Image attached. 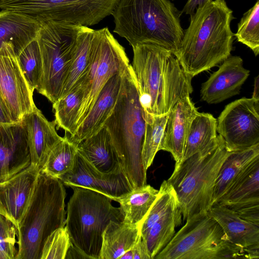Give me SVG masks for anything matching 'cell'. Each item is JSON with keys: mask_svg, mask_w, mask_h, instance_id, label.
<instances>
[{"mask_svg": "<svg viewBox=\"0 0 259 259\" xmlns=\"http://www.w3.org/2000/svg\"><path fill=\"white\" fill-rule=\"evenodd\" d=\"M131 65L143 117L166 115L180 99L192 93V77L170 52L150 44L132 47Z\"/></svg>", "mask_w": 259, "mask_h": 259, "instance_id": "6da1fadb", "label": "cell"}, {"mask_svg": "<svg viewBox=\"0 0 259 259\" xmlns=\"http://www.w3.org/2000/svg\"><path fill=\"white\" fill-rule=\"evenodd\" d=\"M233 11L225 0H212L190 15L180 49L176 55L183 70L193 77L223 62L231 56L234 34Z\"/></svg>", "mask_w": 259, "mask_h": 259, "instance_id": "7a4b0ae2", "label": "cell"}, {"mask_svg": "<svg viewBox=\"0 0 259 259\" xmlns=\"http://www.w3.org/2000/svg\"><path fill=\"white\" fill-rule=\"evenodd\" d=\"M179 11L169 0H119L113 32L132 46L150 44L177 54L184 35Z\"/></svg>", "mask_w": 259, "mask_h": 259, "instance_id": "3957f363", "label": "cell"}, {"mask_svg": "<svg viewBox=\"0 0 259 259\" xmlns=\"http://www.w3.org/2000/svg\"><path fill=\"white\" fill-rule=\"evenodd\" d=\"M145 125L130 64L122 73L118 100L104 125L111 137L120 168L133 189L147 184L141 157Z\"/></svg>", "mask_w": 259, "mask_h": 259, "instance_id": "277c9868", "label": "cell"}, {"mask_svg": "<svg viewBox=\"0 0 259 259\" xmlns=\"http://www.w3.org/2000/svg\"><path fill=\"white\" fill-rule=\"evenodd\" d=\"M66 193L62 181L40 171L17 228L15 259H40L48 237L66 223Z\"/></svg>", "mask_w": 259, "mask_h": 259, "instance_id": "5b68a950", "label": "cell"}, {"mask_svg": "<svg viewBox=\"0 0 259 259\" xmlns=\"http://www.w3.org/2000/svg\"><path fill=\"white\" fill-rule=\"evenodd\" d=\"M230 152L219 135L202 150L175 164L167 181L176 192L184 221L208 212L213 205L218 174Z\"/></svg>", "mask_w": 259, "mask_h": 259, "instance_id": "8992f818", "label": "cell"}, {"mask_svg": "<svg viewBox=\"0 0 259 259\" xmlns=\"http://www.w3.org/2000/svg\"><path fill=\"white\" fill-rule=\"evenodd\" d=\"M71 188L65 227L73 245L90 259H99L105 229L111 221L123 222L124 215L110 197L85 188Z\"/></svg>", "mask_w": 259, "mask_h": 259, "instance_id": "52a82bcc", "label": "cell"}, {"mask_svg": "<svg viewBox=\"0 0 259 259\" xmlns=\"http://www.w3.org/2000/svg\"><path fill=\"white\" fill-rule=\"evenodd\" d=\"M154 259L248 258L246 251L231 243L208 212L195 215Z\"/></svg>", "mask_w": 259, "mask_h": 259, "instance_id": "ba28073f", "label": "cell"}, {"mask_svg": "<svg viewBox=\"0 0 259 259\" xmlns=\"http://www.w3.org/2000/svg\"><path fill=\"white\" fill-rule=\"evenodd\" d=\"M80 26L48 22L37 37L42 73L37 92L53 103L61 96L70 66Z\"/></svg>", "mask_w": 259, "mask_h": 259, "instance_id": "9c48e42d", "label": "cell"}, {"mask_svg": "<svg viewBox=\"0 0 259 259\" xmlns=\"http://www.w3.org/2000/svg\"><path fill=\"white\" fill-rule=\"evenodd\" d=\"M119 0H0V9L17 12L40 25L54 22L89 27L112 15Z\"/></svg>", "mask_w": 259, "mask_h": 259, "instance_id": "30bf717a", "label": "cell"}, {"mask_svg": "<svg viewBox=\"0 0 259 259\" xmlns=\"http://www.w3.org/2000/svg\"><path fill=\"white\" fill-rule=\"evenodd\" d=\"M129 63L124 48L108 27L94 30L89 66L77 83L83 89L84 96L75 131L91 110L107 81L114 75L122 72L129 66Z\"/></svg>", "mask_w": 259, "mask_h": 259, "instance_id": "8fae6325", "label": "cell"}, {"mask_svg": "<svg viewBox=\"0 0 259 259\" xmlns=\"http://www.w3.org/2000/svg\"><path fill=\"white\" fill-rule=\"evenodd\" d=\"M217 132L229 151L259 144V101L244 97L227 105L218 118Z\"/></svg>", "mask_w": 259, "mask_h": 259, "instance_id": "7c38bea8", "label": "cell"}, {"mask_svg": "<svg viewBox=\"0 0 259 259\" xmlns=\"http://www.w3.org/2000/svg\"><path fill=\"white\" fill-rule=\"evenodd\" d=\"M19 65L13 46L4 43L0 50V96L13 122H21L36 107Z\"/></svg>", "mask_w": 259, "mask_h": 259, "instance_id": "4fadbf2b", "label": "cell"}, {"mask_svg": "<svg viewBox=\"0 0 259 259\" xmlns=\"http://www.w3.org/2000/svg\"><path fill=\"white\" fill-rule=\"evenodd\" d=\"M63 185L70 188H88L117 201L134 189L124 172L99 171L88 162L77 151L72 169L59 178Z\"/></svg>", "mask_w": 259, "mask_h": 259, "instance_id": "5bb4252c", "label": "cell"}, {"mask_svg": "<svg viewBox=\"0 0 259 259\" xmlns=\"http://www.w3.org/2000/svg\"><path fill=\"white\" fill-rule=\"evenodd\" d=\"M249 75V70L244 67L240 56H229L202 84L201 100L209 104H217L239 94Z\"/></svg>", "mask_w": 259, "mask_h": 259, "instance_id": "9a60e30c", "label": "cell"}, {"mask_svg": "<svg viewBox=\"0 0 259 259\" xmlns=\"http://www.w3.org/2000/svg\"><path fill=\"white\" fill-rule=\"evenodd\" d=\"M40 169L31 164L17 174L0 182V214L16 229L26 209Z\"/></svg>", "mask_w": 259, "mask_h": 259, "instance_id": "2e32d148", "label": "cell"}, {"mask_svg": "<svg viewBox=\"0 0 259 259\" xmlns=\"http://www.w3.org/2000/svg\"><path fill=\"white\" fill-rule=\"evenodd\" d=\"M30 164L26 133L22 122L0 123V182Z\"/></svg>", "mask_w": 259, "mask_h": 259, "instance_id": "e0dca14e", "label": "cell"}, {"mask_svg": "<svg viewBox=\"0 0 259 259\" xmlns=\"http://www.w3.org/2000/svg\"><path fill=\"white\" fill-rule=\"evenodd\" d=\"M198 113L190 96H187L179 100L168 113L160 150L170 153L176 164L182 160L191 123Z\"/></svg>", "mask_w": 259, "mask_h": 259, "instance_id": "ac0fdd59", "label": "cell"}, {"mask_svg": "<svg viewBox=\"0 0 259 259\" xmlns=\"http://www.w3.org/2000/svg\"><path fill=\"white\" fill-rule=\"evenodd\" d=\"M122 72L114 75L107 81L82 122L72 136H68L77 146L102 128L110 116L119 95Z\"/></svg>", "mask_w": 259, "mask_h": 259, "instance_id": "d6986e66", "label": "cell"}, {"mask_svg": "<svg viewBox=\"0 0 259 259\" xmlns=\"http://www.w3.org/2000/svg\"><path fill=\"white\" fill-rule=\"evenodd\" d=\"M21 122L26 133L31 165L40 169L50 152L62 137L56 131L55 121H49L37 108L26 114Z\"/></svg>", "mask_w": 259, "mask_h": 259, "instance_id": "ffe728a7", "label": "cell"}, {"mask_svg": "<svg viewBox=\"0 0 259 259\" xmlns=\"http://www.w3.org/2000/svg\"><path fill=\"white\" fill-rule=\"evenodd\" d=\"M208 213L221 227L228 240L244 249L250 259V251L259 248V226L242 219L223 205L214 204Z\"/></svg>", "mask_w": 259, "mask_h": 259, "instance_id": "44dd1931", "label": "cell"}, {"mask_svg": "<svg viewBox=\"0 0 259 259\" xmlns=\"http://www.w3.org/2000/svg\"><path fill=\"white\" fill-rule=\"evenodd\" d=\"M78 152L94 167L103 173H115L121 170L110 134L105 125L81 141Z\"/></svg>", "mask_w": 259, "mask_h": 259, "instance_id": "7402d4cb", "label": "cell"}, {"mask_svg": "<svg viewBox=\"0 0 259 259\" xmlns=\"http://www.w3.org/2000/svg\"><path fill=\"white\" fill-rule=\"evenodd\" d=\"M41 25L35 20L16 11H0V50L4 43H11L16 56L37 38Z\"/></svg>", "mask_w": 259, "mask_h": 259, "instance_id": "603a6c76", "label": "cell"}, {"mask_svg": "<svg viewBox=\"0 0 259 259\" xmlns=\"http://www.w3.org/2000/svg\"><path fill=\"white\" fill-rule=\"evenodd\" d=\"M141 235L140 225L111 221L103 233L99 259H119Z\"/></svg>", "mask_w": 259, "mask_h": 259, "instance_id": "cb8c5ba5", "label": "cell"}, {"mask_svg": "<svg viewBox=\"0 0 259 259\" xmlns=\"http://www.w3.org/2000/svg\"><path fill=\"white\" fill-rule=\"evenodd\" d=\"M259 202V157L240 174L215 204L225 206Z\"/></svg>", "mask_w": 259, "mask_h": 259, "instance_id": "d4e9b609", "label": "cell"}, {"mask_svg": "<svg viewBox=\"0 0 259 259\" xmlns=\"http://www.w3.org/2000/svg\"><path fill=\"white\" fill-rule=\"evenodd\" d=\"M259 157V144L245 149L230 151L218 174L214 187L213 203L216 204L240 174Z\"/></svg>", "mask_w": 259, "mask_h": 259, "instance_id": "484cf974", "label": "cell"}, {"mask_svg": "<svg viewBox=\"0 0 259 259\" xmlns=\"http://www.w3.org/2000/svg\"><path fill=\"white\" fill-rule=\"evenodd\" d=\"M182 220V214L178 202L142 236L150 259H154L172 239L176 228L181 224Z\"/></svg>", "mask_w": 259, "mask_h": 259, "instance_id": "4316f807", "label": "cell"}, {"mask_svg": "<svg viewBox=\"0 0 259 259\" xmlns=\"http://www.w3.org/2000/svg\"><path fill=\"white\" fill-rule=\"evenodd\" d=\"M159 192L151 185L134 189L117 200L124 215L123 222L140 225L156 200Z\"/></svg>", "mask_w": 259, "mask_h": 259, "instance_id": "83f0119b", "label": "cell"}, {"mask_svg": "<svg viewBox=\"0 0 259 259\" xmlns=\"http://www.w3.org/2000/svg\"><path fill=\"white\" fill-rule=\"evenodd\" d=\"M93 31L94 29L89 27L80 26L73 57L60 97L69 92L85 73L90 61Z\"/></svg>", "mask_w": 259, "mask_h": 259, "instance_id": "f1b7e54d", "label": "cell"}, {"mask_svg": "<svg viewBox=\"0 0 259 259\" xmlns=\"http://www.w3.org/2000/svg\"><path fill=\"white\" fill-rule=\"evenodd\" d=\"M217 120L208 113L198 112L192 121L181 161L198 152L217 137Z\"/></svg>", "mask_w": 259, "mask_h": 259, "instance_id": "f546056e", "label": "cell"}, {"mask_svg": "<svg viewBox=\"0 0 259 259\" xmlns=\"http://www.w3.org/2000/svg\"><path fill=\"white\" fill-rule=\"evenodd\" d=\"M84 96L83 90L77 83L67 94L59 98L53 103L54 120L58 128H61L72 136Z\"/></svg>", "mask_w": 259, "mask_h": 259, "instance_id": "4dcf8cb0", "label": "cell"}, {"mask_svg": "<svg viewBox=\"0 0 259 259\" xmlns=\"http://www.w3.org/2000/svg\"><path fill=\"white\" fill-rule=\"evenodd\" d=\"M77 150V145L65 134L52 149L40 171L59 179L73 167Z\"/></svg>", "mask_w": 259, "mask_h": 259, "instance_id": "1f68e13d", "label": "cell"}, {"mask_svg": "<svg viewBox=\"0 0 259 259\" xmlns=\"http://www.w3.org/2000/svg\"><path fill=\"white\" fill-rule=\"evenodd\" d=\"M168 114L153 116L146 121L145 131L142 149V161L146 171L151 165L160 145Z\"/></svg>", "mask_w": 259, "mask_h": 259, "instance_id": "d6a6232c", "label": "cell"}, {"mask_svg": "<svg viewBox=\"0 0 259 259\" xmlns=\"http://www.w3.org/2000/svg\"><path fill=\"white\" fill-rule=\"evenodd\" d=\"M17 58L30 89L33 92L40 84L42 73V59L37 39L29 43Z\"/></svg>", "mask_w": 259, "mask_h": 259, "instance_id": "836d02e7", "label": "cell"}, {"mask_svg": "<svg viewBox=\"0 0 259 259\" xmlns=\"http://www.w3.org/2000/svg\"><path fill=\"white\" fill-rule=\"evenodd\" d=\"M234 36L257 56L259 53V1L243 14Z\"/></svg>", "mask_w": 259, "mask_h": 259, "instance_id": "e575fe53", "label": "cell"}, {"mask_svg": "<svg viewBox=\"0 0 259 259\" xmlns=\"http://www.w3.org/2000/svg\"><path fill=\"white\" fill-rule=\"evenodd\" d=\"M178 202L173 187L167 180H164L156 200L140 225L141 236H144L153 224Z\"/></svg>", "mask_w": 259, "mask_h": 259, "instance_id": "d590c367", "label": "cell"}, {"mask_svg": "<svg viewBox=\"0 0 259 259\" xmlns=\"http://www.w3.org/2000/svg\"><path fill=\"white\" fill-rule=\"evenodd\" d=\"M71 245L66 227L59 228L52 232L46 240L40 259H65Z\"/></svg>", "mask_w": 259, "mask_h": 259, "instance_id": "8d00e7d4", "label": "cell"}, {"mask_svg": "<svg viewBox=\"0 0 259 259\" xmlns=\"http://www.w3.org/2000/svg\"><path fill=\"white\" fill-rule=\"evenodd\" d=\"M16 236V227L0 214V259H15L18 251Z\"/></svg>", "mask_w": 259, "mask_h": 259, "instance_id": "74e56055", "label": "cell"}, {"mask_svg": "<svg viewBox=\"0 0 259 259\" xmlns=\"http://www.w3.org/2000/svg\"><path fill=\"white\" fill-rule=\"evenodd\" d=\"M226 207L234 211L242 219L259 226V203L236 205Z\"/></svg>", "mask_w": 259, "mask_h": 259, "instance_id": "f35d334b", "label": "cell"}, {"mask_svg": "<svg viewBox=\"0 0 259 259\" xmlns=\"http://www.w3.org/2000/svg\"><path fill=\"white\" fill-rule=\"evenodd\" d=\"M132 249L133 253V259H150L146 246L141 235Z\"/></svg>", "mask_w": 259, "mask_h": 259, "instance_id": "ab89813d", "label": "cell"}, {"mask_svg": "<svg viewBox=\"0 0 259 259\" xmlns=\"http://www.w3.org/2000/svg\"><path fill=\"white\" fill-rule=\"evenodd\" d=\"M212 0H188L184 6L182 13L191 15L197 8L202 6L205 3Z\"/></svg>", "mask_w": 259, "mask_h": 259, "instance_id": "60d3db41", "label": "cell"}, {"mask_svg": "<svg viewBox=\"0 0 259 259\" xmlns=\"http://www.w3.org/2000/svg\"><path fill=\"white\" fill-rule=\"evenodd\" d=\"M90 258L89 256L85 255L80 249L77 248L72 244L69 248L65 258Z\"/></svg>", "mask_w": 259, "mask_h": 259, "instance_id": "b9f144b4", "label": "cell"}, {"mask_svg": "<svg viewBox=\"0 0 259 259\" xmlns=\"http://www.w3.org/2000/svg\"><path fill=\"white\" fill-rule=\"evenodd\" d=\"M13 122L10 113L0 96V123Z\"/></svg>", "mask_w": 259, "mask_h": 259, "instance_id": "7bdbcfd3", "label": "cell"}, {"mask_svg": "<svg viewBox=\"0 0 259 259\" xmlns=\"http://www.w3.org/2000/svg\"><path fill=\"white\" fill-rule=\"evenodd\" d=\"M252 98L259 101V78L257 75L254 78V89Z\"/></svg>", "mask_w": 259, "mask_h": 259, "instance_id": "ee69618b", "label": "cell"}, {"mask_svg": "<svg viewBox=\"0 0 259 259\" xmlns=\"http://www.w3.org/2000/svg\"><path fill=\"white\" fill-rule=\"evenodd\" d=\"M119 259H133V253L132 248L126 251Z\"/></svg>", "mask_w": 259, "mask_h": 259, "instance_id": "f6af8a7d", "label": "cell"}]
</instances>
